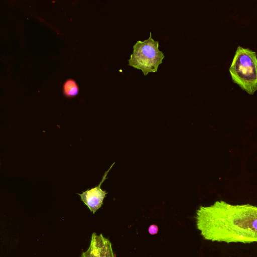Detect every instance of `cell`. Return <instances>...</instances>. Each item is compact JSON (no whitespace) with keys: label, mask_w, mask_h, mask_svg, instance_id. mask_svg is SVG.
Instances as JSON below:
<instances>
[{"label":"cell","mask_w":257,"mask_h":257,"mask_svg":"<svg viewBox=\"0 0 257 257\" xmlns=\"http://www.w3.org/2000/svg\"><path fill=\"white\" fill-rule=\"evenodd\" d=\"M114 164V163L104 173L101 181L97 186L90 189H88L83 192L81 194H78L80 196L81 200L83 202L84 204L88 207L90 211L93 214L101 207L103 201L107 194L105 190L101 189V185L106 179L107 173Z\"/></svg>","instance_id":"cell-5"},{"label":"cell","mask_w":257,"mask_h":257,"mask_svg":"<svg viewBox=\"0 0 257 257\" xmlns=\"http://www.w3.org/2000/svg\"><path fill=\"white\" fill-rule=\"evenodd\" d=\"M81 257H114L112 245L108 238L102 234L93 232L90 245L87 250L82 253Z\"/></svg>","instance_id":"cell-4"},{"label":"cell","mask_w":257,"mask_h":257,"mask_svg":"<svg viewBox=\"0 0 257 257\" xmlns=\"http://www.w3.org/2000/svg\"><path fill=\"white\" fill-rule=\"evenodd\" d=\"M79 91L78 86L75 80H67L63 85V93L67 97H74L77 95Z\"/></svg>","instance_id":"cell-6"},{"label":"cell","mask_w":257,"mask_h":257,"mask_svg":"<svg viewBox=\"0 0 257 257\" xmlns=\"http://www.w3.org/2000/svg\"><path fill=\"white\" fill-rule=\"evenodd\" d=\"M196 224L200 234L211 241L257 242V206L232 205L216 201L209 206H200Z\"/></svg>","instance_id":"cell-1"},{"label":"cell","mask_w":257,"mask_h":257,"mask_svg":"<svg viewBox=\"0 0 257 257\" xmlns=\"http://www.w3.org/2000/svg\"><path fill=\"white\" fill-rule=\"evenodd\" d=\"M229 71L232 81L249 94L257 90V55L249 48H237Z\"/></svg>","instance_id":"cell-2"},{"label":"cell","mask_w":257,"mask_h":257,"mask_svg":"<svg viewBox=\"0 0 257 257\" xmlns=\"http://www.w3.org/2000/svg\"><path fill=\"white\" fill-rule=\"evenodd\" d=\"M164 58V53L159 49V42L152 37L138 41L133 46V52L128 60V65L141 70L145 76L150 72H156Z\"/></svg>","instance_id":"cell-3"},{"label":"cell","mask_w":257,"mask_h":257,"mask_svg":"<svg viewBox=\"0 0 257 257\" xmlns=\"http://www.w3.org/2000/svg\"><path fill=\"white\" fill-rule=\"evenodd\" d=\"M148 230L151 234H156L158 231V227L155 224H152L150 226Z\"/></svg>","instance_id":"cell-7"}]
</instances>
